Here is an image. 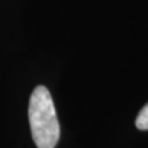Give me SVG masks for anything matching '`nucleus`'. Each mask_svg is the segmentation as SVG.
I'll return each instance as SVG.
<instances>
[{"label": "nucleus", "instance_id": "f257e3e1", "mask_svg": "<svg viewBox=\"0 0 148 148\" xmlns=\"http://www.w3.org/2000/svg\"><path fill=\"white\" fill-rule=\"evenodd\" d=\"M29 121L37 148H54L59 140V122L48 89L38 85L32 91L29 104Z\"/></svg>", "mask_w": 148, "mask_h": 148}, {"label": "nucleus", "instance_id": "f03ea898", "mask_svg": "<svg viewBox=\"0 0 148 148\" xmlns=\"http://www.w3.org/2000/svg\"><path fill=\"white\" fill-rule=\"evenodd\" d=\"M136 127L142 131H147L148 130V104H146L137 115L136 119Z\"/></svg>", "mask_w": 148, "mask_h": 148}]
</instances>
